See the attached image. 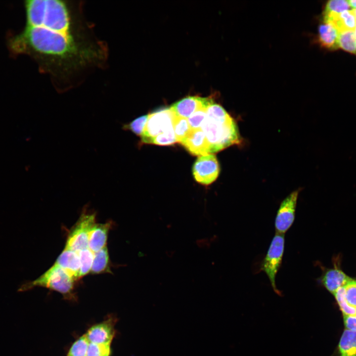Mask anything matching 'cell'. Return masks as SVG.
Segmentation results:
<instances>
[{
	"label": "cell",
	"instance_id": "cell-27",
	"mask_svg": "<svg viewBox=\"0 0 356 356\" xmlns=\"http://www.w3.org/2000/svg\"><path fill=\"white\" fill-rule=\"evenodd\" d=\"M206 110L200 109L193 113L187 118L191 129H200L207 118Z\"/></svg>",
	"mask_w": 356,
	"mask_h": 356
},
{
	"label": "cell",
	"instance_id": "cell-19",
	"mask_svg": "<svg viewBox=\"0 0 356 356\" xmlns=\"http://www.w3.org/2000/svg\"><path fill=\"white\" fill-rule=\"evenodd\" d=\"M173 129L177 142L179 143L191 130L187 119L178 116L176 115L174 119Z\"/></svg>",
	"mask_w": 356,
	"mask_h": 356
},
{
	"label": "cell",
	"instance_id": "cell-13",
	"mask_svg": "<svg viewBox=\"0 0 356 356\" xmlns=\"http://www.w3.org/2000/svg\"><path fill=\"white\" fill-rule=\"evenodd\" d=\"M110 222L95 223L89 234V249L93 253L106 246L107 235L111 227Z\"/></svg>",
	"mask_w": 356,
	"mask_h": 356
},
{
	"label": "cell",
	"instance_id": "cell-16",
	"mask_svg": "<svg viewBox=\"0 0 356 356\" xmlns=\"http://www.w3.org/2000/svg\"><path fill=\"white\" fill-rule=\"evenodd\" d=\"M339 356H356V331L346 329L338 345Z\"/></svg>",
	"mask_w": 356,
	"mask_h": 356
},
{
	"label": "cell",
	"instance_id": "cell-7",
	"mask_svg": "<svg viewBox=\"0 0 356 356\" xmlns=\"http://www.w3.org/2000/svg\"><path fill=\"white\" fill-rule=\"evenodd\" d=\"M192 172L198 182L208 185L214 182L220 173V167L216 156L210 154L199 156L193 165Z\"/></svg>",
	"mask_w": 356,
	"mask_h": 356
},
{
	"label": "cell",
	"instance_id": "cell-32",
	"mask_svg": "<svg viewBox=\"0 0 356 356\" xmlns=\"http://www.w3.org/2000/svg\"><path fill=\"white\" fill-rule=\"evenodd\" d=\"M354 33H355V37H356V28L354 30Z\"/></svg>",
	"mask_w": 356,
	"mask_h": 356
},
{
	"label": "cell",
	"instance_id": "cell-20",
	"mask_svg": "<svg viewBox=\"0 0 356 356\" xmlns=\"http://www.w3.org/2000/svg\"><path fill=\"white\" fill-rule=\"evenodd\" d=\"M79 256L80 262V278L82 277L91 271L93 253L89 248L76 252Z\"/></svg>",
	"mask_w": 356,
	"mask_h": 356
},
{
	"label": "cell",
	"instance_id": "cell-14",
	"mask_svg": "<svg viewBox=\"0 0 356 356\" xmlns=\"http://www.w3.org/2000/svg\"><path fill=\"white\" fill-rule=\"evenodd\" d=\"M351 279L341 270L334 268L329 269L325 272L321 277V282L329 292L334 294Z\"/></svg>",
	"mask_w": 356,
	"mask_h": 356
},
{
	"label": "cell",
	"instance_id": "cell-8",
	"mask_svg": "<svg viewBox=\"0 0 356 356\" xmlns=\"http://www.w3.org/2000/svg\"><path fill=\"white\" fill-rule=\"evenodd\" d=\"M299 191L292 192L281 202L275 220L276 233L284 234L292 225Z\"/></svg>",
	"mask_w": 356,
	"mask_h": 356
},
{
	"label": "cell",
	"instance_id": "cell-4",
	"mask_svg": "<svg viewBox=\"0 0 356 356\" xmlns=\"http://www.w3.org/2000/svg\"><path fill=\"white\" fill-rule=\"evenodd\" d=\"M284 242V235L276 232L261 263V270L267 275L273 290L279 296L281 295V293L276 287L275 277L281 265Z\"/></svg>",
	"mask_w": 356,
	"mask_h": 356
},
{
	"label": "cell",
	"instance_id": "cell-11",
	"mask_svg": "<svg viewBox=\"0 0 356 356\" xmlns=\"http://www.w3.org/2000/svg\"><path fill=\"white\" fill-rule=\"evenodd\" d=\"M180 143L192 155L201 156L210 154L209 143L201 128L191 129Z\"/></svg>",
	"mask_w": 356,
	"mask_h": 356
},
{
	"label": "cell",
	"instance_id": "cell-25",
	"mask_svg": "<svg viewBox=\"0 0 356 356\" xmlns=\"http://www.w3.org/2000/svg\"><path fill=\"white\" fill-rule=\"evenodd\" d=\"M111 344L89 343L86 356H110Z\"/></svg>",
	"mask_w": 356,
	"mask_h": 356
},
{
	"label": "cell",
	"instance_id": "cell-10",
	"mask_svg": "<svg viewBox=\"0 0 356 356\" xmlns=\"http://www.w3.org/2000/svg\"><path fill=\"white\" fill-rule=\"evenodd\" d=\"M115 320L110 317L92 326L85 334L89 343L111 344L115 336Z\"/></svg>",
	"mask_w": 356,
	"mask_h": 356
},
{
	"label": "cell",
	"instance_id": "cell-24",
	"mask_svg": "<svg viewBox=\"0 0 356 356\" xmlns=\"http://www.w3.org/2000/svg\"><path fill=\"white\" fill-rule=\"evenodd\" d=\"M333 295L343 315H356V309L349 306L346 301L344 296V286L339 288Z\"/></svg>",
	"mask_w": 356,
	"mask_h": 356
},
{
	"label": "cell",
	"instance_id": "cell-6",
	"mask_svg": "<svg viewBox=\"0 0 356 356\" xmlns=\"http://www.w3.org/2000/svg\"><path fill=\"white\" fill-rule=\"evenodd\" d=\"M95 223V214L84 212L69 234L65 249L75 252L89 248V234Z\"/></svg>",
	"mask_w": 356,
	"mask_h": 356
},
{
	"label": "cell",
	"instance_id": "cell-30",
	"mask_svg": "<svg viewBox=\"0 0 356 356\" xmlns=\"http://www.w3.org/2000/svg\"><path fill=\"white\" fill-rule=\"evenodd\" d=\"M349 4L350 7L354 9H356V0H347Z\"/></svg>",
	"mask_w": 356,
	"mask_h": 356
},
{
	"label": "cell",
	"instance_id": "cell-9",
	"mask_svg": "<svg viewBox=\"0 0 356 356\" xmlns=\"http://www.w3.org/2000/svg\"><path fill=\"white\" fill-rule=\"evenodd\" d=\"M213 103L210 98L188 96L173 104L170 108L177 116L187 119L197 110H207Z\"/></svg>",
	"mask_w": 356,
	"mask_h": 356
},
{
	"label": "cell",
	"instance_id": "cell-26",
	"mask_svg": "<svg viewBox=\"0 0 356 356\" xmlns=\"http://www.w3.org/2000/svg\"><path fill=\"white\" fill-rule=\"evenodd\" d=\"M346 302L351 307L356 309V280L351 279L344 286Z\"/></svg>",
	"mask_w": 356,
	"mask_h": 356
},
{
	"label": "cell",
	"instance_id": "cell-3",
	"mask_svg": "<svg viewBox=\"0 0 356 356\" xmlns=\"http://www.w3.org/2000/svg\"><path fill=\"white\" fill-rule=\"evenodd\" d=\"M74 280L61 267L54 264L41 276L29 282L22 288L31 289L43 287L62 294L66 299H72L74 296Z\"/></svg>",
	"mask_w": 356,
	"mask_h": 356
},
{
	"label": "cell",
	"instance_id": "cell-29",
	"mask_svg": "<svg viewBox=\"0 0 356 356\" xmlns=\"http://www.w3.org/2000/svg\"><path fill=\"white\" fill-rule=\"evenodd\" d=\"M344 322L346 329L356 331V315H343Z\"/></svg>",
	"mask_w": 356,
	"mask_h": 356
},
{
	"label": "cell",
	"instance_id": "cell-1",
	"mask_svg": "<svg viewBox=\"0 0 356 356\" xmlns=\"http://www.w3.org/2000/svg\"><path fill=\"white\" fill-rule=\"evenodd\" d=\"M82 5L71 0H26V26L10 41L12 51L33 57L60 90L73 87L87 71L103 67L108 59L107 44L85 19Z\"/></svg>",
	"mask_w": 356,
	"mask_h": 356
},
{
	"label": "cell",
	"instance_id": "cell-15",
	"mask_svg": "<svg viewBox=\"0 0 356 356\" xmlns=\"http://www.w3.org/2000/svg\"><path fill=\"white\" fill-rule=\"evenodd\" d=\"M338 30L332 24L323 22L318 27V41L320 45L328 49L338 46Z\"/></svg>",
	"mask_w": 356,
	"mask_h": 356
},
{
	"label": "cell",
	"instance_id": "cell-23",
	"mask_svg": "<svg viewBox=\"0 0 356 356\" xmlns=\"http://www.w3.org/2000/svg\"><path fill=\"white\" fill-rule=\"evenodd\" d=\"M148 114L140 116L131 122L123 125L124 130H129L137 135L141 136L147 122Z\"/></svg>",
	"mask_w": 356,
	"mask_h": 356
},
{
	"label": "cell",
	"instance_id": "cell-5",
	"mask_svg": "<svg viewBox=\"0 0 356 356\" xmlns=\"http://www.w3.org/2000/svg\"><path fill=\"white\" fill-rule=\"evenodd\" d=\"M175 115L170 107L148 114L147 122L140 136L142 142L152 143L156 137L173 129Z\"/></svg>",
	"mask_w": 356,
	"mask_h": 356
},
{
	"label": "cell",
	"instance_id": "cell-17",
	"mask_svg": "<svg viewBox=\"0 0 356 356\" xmlns=\"http://www.w3.org/2000/svg\"><path fill=\"white\" fill-rule=\"evenodd\" d=\"M109 258L107 247L93 253L91 272L93 273H100L106 272L109 269Z\"/></svg>",
	"mask_w": 356,
	"mask_h": 356
},
{
	"label": "cell",
	"instance_id": "cell-22",
	"mask_svg": "<svg viewBox=\"0 0 356 356\" xmlns=\"http://www.w3.org/2000/svg\"><path fill=\"white\" fill-rule=\"evenodd\" d=\"M349 4L345 0H331L325 4L323 14L328 13H340L349 10Z\"/></svg>",
	"mask_w": 356,
	"mask_h": 356
},
{
	"label": "cell",
	"instance_id": "cell-21",
	"mask_svg": "<svg viewBox=\"0 0 356 356\" xmlns=\"http://www.w3.org/2000/svg\"><path fill=\"white\" fill-rule=\"evenodd\" d=\"M89 344V341L84 334L74 342L67 356H86Z\"/></svg>",
	"mask_w": 356,
	"mask_h": 356
},
{
	"label": "cell",
	"instance_id": "cell-12",
	"mask_svg": "<svg viewBox=\"0 0 356 356\" xmlns=\"http://www.w3.org/2000/svg\"><path fill=\"white\" fill-rule=\"evenodd\" d=\"M55 264L63 269L74 281L80 278V262L76 252L64 248Z\"/></svg>",
	"mask_w": 356,
	"mask_h": 356
},
{
	"label": "cell",
	"instance_id": "cell-18",
	"mask_svg": "<svg viewBox=\"0 0 356 356\" xmlns=\"http://www.w3.org/2000/svg\"><path fill=\"white\" fill-rule=\"evenodd\" d=\"M338 46L347 52L356 54V38L354 31L339 32Z\"/></svg>",
	"mask_w": 356,
	"mask_h": 356
},
{
	"label": "cell",
	"instance_id": "cell-28",
	"mask_svg": "<svg viewBox=\"0 0 356 356\" xmlns=\"http://www.w3.org/2000/svg\"><path fill=\"white\" fill-rule=\"evenodd\" d=\"M177 142L176 135L173 128L156 137L153 140L152 144L167 145Z\"/></svg>",
	"mask_w": 356,
	"mask_h": 356
},
{
	"label": "cell",
	"instance_id": "cell-31",
	"mask_svg": "<svg viewBox=\"0 0 356 356\" xmlns=\"http://www.w3.org/2000/svg\"><path fill=\"white\" fill-rule=\"evenodd\" d=\"M352 10H353V12H354V13L356 17V9H352Z\"/></svg>",
	"mask_w": 356,
	"mask_h": 356
},
{
	"label": "cell",
	"instance_id": "cell-2",
	"mask_svg": "<svg viewBox=\"0 0 356 356\" xmlns=\"http://www.w3.org/2000/svg\"><path fill=\"white\" fill-rule=\"evenodd\" d=\"M201 129L209 143L210 154L241 142L236 123L225 110L207 117Z\"/></svg>",
	"mask_w": 356,
	"mask_h": 356
}]
</instances>
